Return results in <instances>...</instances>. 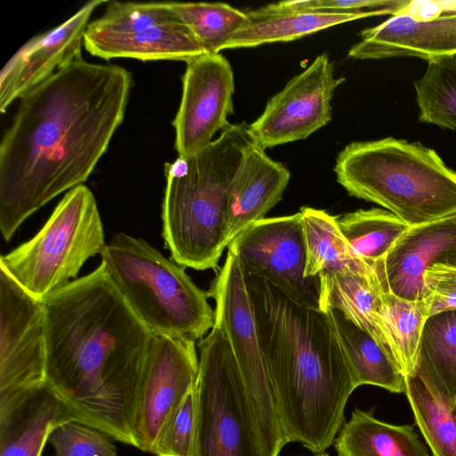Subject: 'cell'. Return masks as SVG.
Instances as JSON below:
<instances>
[{
    "instance_id": "obj_28",
    "label": "cell",
    "mask_w": 456,
    "mask_h": 456,
    "mask_svg": "<svg viewBox=\"0 0 456 456\" xmlns=\"http://www.w3.org/2000/svg\"><path fill=\"white\" fill-rule=\"evenodd\" d=\"M404 392L432 456H456V403L444 400L418 374L405 377Z\"/></svg>"
},
{
    "instance_id": "obj_8",
    "label": "cell",
    "mask_w": 456,
    "mask_h": 456,
    "mask_svg": "<svg viewBox=\"0 0 456 456\" xmlns=\"http://www.w3.org/2000/svg\"><path fill=\"white\" fill-rule=\"evenodd\" d=\"M208 294L216 304L215 323L224 330L240 371L258 455L278 456L289 442L276 411L245 273L232 251Z\"/></svg>"
},
{
    "instance_id": "obj_29",
    "label": "cell",
    "mask_w": 456,
    "mask_h": 456,
    "mask_svg": "<svg viewBox=\"0 0 456 456\" xmlns=\"http://www.w3.org/2000/svg\"><path fill=\"white\" fill-rule=\"evenodd\" d=\"M382 318L399 369L404 375L417 373L418 352L424 323L428 317L425 304L396 297L380 288Z\"/></svg>"
},
{
    "instance_id": "obj_13",
    "label": "cell",
    "mask_w": 456,
    "mask_h": 456,
    "mask_svg": "<svg viewBox=\"0 0 456 456\" xmlns=\"http://www.w3.org/2000/svg\"><path fill=\"white\" fill-rule=\"evenodd\" d=\"M344 80L334 76L326 53L318 55L273 95L262 114L248 125L253 141L265 150L305 139L326 126L331 119L334 91Z\"/></svg>"
},
{
    "instance_id": "obj_6",
    "label": "cell",
    "mask_w": 456,
    "mask_h": 456,
    "mask_svg": "<svg viewBox=\"0 0 456 456\" xmlns=\"http://www.w3.org/2000/svg\"><path fill=\"white\" fill-rule=\"evenodd\" d=\"M101 256L112 281L152 335L196 342L214 327L208 292L144 240L118 232Z\"/></svg>"
},
{
    "instance_id": "obj_14",
    "label": "cell",
    "mask_w": 456,
    "mask_h": 456,
    "mask_svg": "<svg viewBox=\"0 0 456 456\" xmlns=\"http://www.w3.org/2000/svg\"><path fill=\"white\" fill-rule=\"evenodd\" d=\"M43 302L0 265V399L45 382Z\"/></svg>"
},
{
    "instance_id": "obj_16",
    "label": "cell",
    "mask_w": 456,
    "mask_h": 456,
    "mask_svg": "<svg viewBox=\"0 0 456 456\" xmlns=\"http://www.w3.org/2000/svg\"><path fill=\"white\" fill-rule=\"evenodd\" d=\"M105 0L86 3L63 23L32 37L10 59L0 76V111L70 62L82 58L84 34L93 12Z\"/></svg>"
},
{
    "instance_id": "obj_18",
    "label": "cell",
    "mask_w": 456,
    "mask_h": 456,
    "mask_svg": "<svg viewBox=\"0 0 456 456\" xmlns=\"http://www.w3.org/2000/svg\"><path fill=\"white\" fill-rule=\"evenodd\" d=\"M357 60L417 57L428 62L456 56V13L429 20L395 14L379 25L361 31V39L348 51Z\"/></svg>"
},
{
    "instance_id": "obj_9",
    "label": "cell",
    "mask_w": 456,
    "mask_h": 456,
    "mask_svg": "<svg viewBox=\"0 0 456 456\" xmlns=\"http://www.w3.org/2000/svg\"><path fill=\"white\" fill-rule=\"evenodd\" d=\"M193 456H259L240 371L216 323L198 343Z\"/></svg>"
},
{
    "instance_id": "obj_24",
    "label": "cell",
    "mask_w": 456,
    "mask_h": 456,
    "mask_svg": "<svg viewBox=\"0 0 456 456\" xmlns=\"http://www.w3.org/2000/svg\"><path fill=\"white\" fill-rule=\"evenodd\" d=\"M334 440L337 456H430L411 425H393L355 409Z\"/></svg>"
},
{
    "instance_id": "obj_23",
    "label": "cell",
    "mask_w": 456,
    "mask_h": 456,
    "mask_svg": "<svg viewBox=\"0 0 456 456\" xmlns=\"http://www.w3.org/2000/svg\"><path fill=\"white\" fill-rule=\"evenodd\" d=\"M354 387L371 385L392 393L405 390V377L396 362L367 331L338 309H327Z\"/></svg>"
},
{
    "instance_id": "obj_10",
    "label": "cell",
    "mask_w": 456,
    "mask_h": 456,
    "mask_svg": "<svg viewBox=\"0 0 456 456\" xmlns=\"http://www.w3.org/2000/svg\"><path fill=\"white\" fill-rule=\"evenodd\" d=\"M86 50L104 60L189 61L205 53L169 2H110L103 14L88 23Z\"/></svg>"
},
{
    "instance_id": "obj_35",
    "label": "cell",
    "mask_w": 456,
    "mask_h": 456,
    "mask_svg": "<svg viewBox=\"0 0 456 456\" xmlns=\"http://www.w3.org/2000/svg\"><path fill=\"white\" fill-rule=\"evenodd\" d=\"M428 315L456 310V268L435 265L423 273V298Z\"/></svg>"
},
{
    "instance_id": "obj_11",
    "label": "cell",
    "mask_w": 456,
    "mask_h": 456,
    "mask_svg": "<svg viewBox=\"0 0 456 456\" xmlns=\"http://www.w3.org/2000/svg\"><path fill=\"white\" fill-rule=\"evenodd\" d=\"M227 248L246 274L268 281L299 305L320 310V278L305 276L306 249L300 212L260 219Z\"/></svg>"
},
{
    "instance_id": "obj_19",
    "label": "cell",
    "mask_w": 456,
    "mask_h": 456,
    "mask_svg": "<svg viewBox=\"0 0 456 456\" xmlns=\"http://www.w3.org/2000/svg\"><path fill=\"white\" fill-rule=\"evenodd\" d=\"M70 420L46 381L0 399V456H41L51 433Z\"/></svg>"
},
{
    "instance_id": "obj_4",
    "label": "cell",
    "mask_w": 456,
    "mask_h": 456,
    "mask_svg": "<svg viewBox=\"0 0 456 456\" xmlns=\"http://www.w3.org/2000/svg\"><path fill=\"white\" fill-rule=\"evenodd\" d=\"M254 142L248 125L231 124L190 157L165 165L162 237L173 261L216 269L226 245L224 219L232 183Z\"/></svg>"
},
{
    "instance_id": "obj_26",
    "label": "cell",
    "mask_w": 456,
    "mask_h": 456,
    "mask_svg": "<svg viewBox=\"0 0 456 456\" xmlns=\"http://www.w3.org/2000/svg\"><path fill=\"white\" fill-rule=\"evenodd\" d=\"M299 212L306 249L305 277L338 273L367 265L350 248L336 216L310 207H303Z\"/></svg>"
},
{
    "instance_id": "obj_36",
    "label": "cell",
    "mask_w": 456,
    "mask_h": 456,
    "mask_svg": "<svg viewBox=\"0 0 456 456\" xmlns=\"http://www.w3.org/2000/svg\"><path fill=\"white\" fill-rule=\"evenodd\" d=\"M315 456H329V454L326 452H322V453L316 454Z\"/></svg>"
},
{
    "instance_id": "obj_2",
    "label": "cell",
    "mask_w": 456,
    "mask_h": 456,
    "mask_svg": "<svg viewBox=\"0 0 456 456\" xmlns=\"http://www.w3.org/2000/svg\"><path fill=\"white\" fill-rule=\"evenodd\" d=\"M42 302L46 382L73 420L136 448L134 416L152 333L102 263Z\"/></svg>"
},
{
    "instance_id": "obj_15",
    "label": "cell",
    "mask_w": 456,
    "mask_h": 456,
    "mask_svg": "<svg viewBox=\"0 0 456 456\" xmlns=\"http://www.w3.org/2000/svg\"><path fill=\"white\" fill-rule=\"evenodd\" d=\"M182 98L173 121L175 149L190 157L212 142L233 113L234 76L220 53H204L186 62Z\"/></svg>"
},
{
    "instance_id": "obj_20",
    "label": "cell",
    "mask_w": 456,
    "mask_h": 456,
    "mask_svg": "<svg viewBox=\"0 0 456 456\" xmlns=\"http://www.w3.org/2000/svg\"><path fill=\"white\" fill-rule=\"evenodd\" d=\"M290 173L269 158L255 142L247 150L232 183L224 219V243L228 244L282 199Z\"/></svg>"
},
{
    "instance_id": "obj_33",
    "label": "cell",
    "mask_w": 456,
    "mask_h": 456,
    "mask_svg": "<svg viewBox=\"0 0 456 456\" xmlns=\"http://www.w3.org/2000/svg\"><path fill=\"white\" fill-rule=\"evenodd\" d=\"M195 419L194 388L166 425L152 454L155 456H193Z\"/></svg>"
},
{
    "instance_id": "obj_7",
    "label": "cell",
    "mask_w": 456,
    "mask_h": 456,
    "mask_svg": "<svg viewBox=\"0 0 456 456\" xmlns=\"http://www.w3.org/2000/svg\"><path fill=\"white\" fill-rule=\"evenodd\" d=\"M93 192L81 184L69 190L41 230L0 257V265L29 294L43 301L76 278L106 247Z\"/></svg>"
},
{
    "instance_id": "obj_3",
    "label": "cell",
    "mask_w": 456,
    "mask_h": 456,
    "mask_svg": "<svg viewBox=\"0 0 456 456\" xmlns=\"http://www.w3.org/2000/svg\"><path fill=\"white\" fill-rule=\"evenodd\" d=\"M245 278L283 432L289 443L325 452L355 389L330 316L259 277Z\"/></svg>"
},
{
    "instance_id": "obj_12",
    "label": "cell",
    "mask_w": 456,
    "mask_h": 456,
    "mask_svg": "<svg viewBox=\"0 0 456 456\" xmlns=\"http://www.w3.org/2000/svg\"><path fill=\"white\" fill-rule=\"evenodd\" d=\"M198 372L194 341L152 336L134 416L137 449L153 453L166 425L195 388Z\"/></svg>"
},
{
    "instance_id": "obj_25",
    "label": "cell",
    "mask_w": 456,
    "mask_h": 456,
    "mask_svg": "<svg viewBox=\"0 0 456 456\" xmlns=\"http://www.w3.org/2000/svg\"><path fill=\"white\" fill-rule=\"evenodd\" d=\"M416 374L444 400L456 403V310L427 318Z\"/></svg>"
},
{
    "instance_id": "obj_27",
    "label": "cell",
    "mask_w": 456,
    "mask_h": 456,
    "mask_svg": "<svg viewBox=\"0 0 456 456\" xmlns=\"http://www.w3.org/2000/svg\"><path fill=\"white\" fill-rule=\"evenodd\" d=\"M337 222L354 254L369 265L385 258L410 229L395 214L380 208L349 212Z\"/></svg>"
},
{
    "instance_id": "obj_34",
    "label": "cell",
    "mask_w": 456,
    "mask_h": 456,
    "mask_svg": "<svg viewBox=\"0 0 456 456\" xmlns=\"http://www.w3.org/2000/svg\"><path fill=\"white\" fill-rule=\"evenodd\" d=\"M408 0H295L271 4L260 9L264 12H360L363 8L370 11L389 10L396 13Z\"/></svg>"
},
{
    "instance_id": "obj_32",
    "label": "cell",
    "mask_w": 456,
    "mask_h": 456,
    "mask_svg": "<svg viewBox=\"0 0 456 456\" xmlns=\"http://www.w3.org/2000/svg\"><path fill=\"white\" fill-rule=\"evenodd\" d=\"M110 438L94 428L70 420L57 427L48 442L55 456H117Z\"/></svg>"
},
{
    "instance_id": "obj_31",
    "label": "cell",
    "mask_w": 456,
    "mask_h": 456,
    "mask_svg": "<svg viewBox=\"0 0 456 456\" xmlns=\"http://www.w3.org/2000/svg\"><path fill=\"white\" fill-rule=\"evenodd\" d=\"M205 53L222 51L225 43L249 20L248 12L224 3L169 2Z\"/></svg>"
},
{
    "instance_id": "obj_30",
    "label": "cell",
    "mask_w": 456,
    "mask_h": 456,
    "mask_svg": "<svg viewBox=\"0 0 456 456\" xmlns=\"http://www.w3.org/2000/svg\"><path fill=\"white\" fill-rule=\"evenodd\" d=\"M421 122L456 131V56L428 61L413 82Z\"/></svg>"
},
{
    "instance_id": "obj_5",
    "label": "cell",
    "mask_w": 456,
    "mask_h": 456,
    "mask_svg": "<svg viewBox=\"0 0 456 456\" xmlns=\"http://www.w3.org/2000/svg\"><path fill=\"white\" fill-rule=\"evenodd\" d=\"M337 182L410 227L456 215V172L420 142L386 137L353 142L336 159Z\"/></svg>"
},
{
    "instance_id": "obj_22",
    "label": "cell",
    "mask_w": 456,
    "mask_h": 456,
    "mask_svg": "<svg viewBox=\"0 0 456 456\" xmlns=\"http://www.w3.org/2000/svg\"><path fill=\"white\" fill-rule=\"evenodd\" d=\"M248 22L225 43L222 50L292 41L341 23L370 16L393 15V12L378 10L347 12H268L259 8L248 12Z\"/></svg>"
},
{
    "instance_id": "obj_17",
    "label": "cell",
    "mask_w": 456,
    "mask_h": 456,
    "mask_svg": "<svg viewBox=\"0 0 456 456\" xmlns=\"http://www.w3.org/2000/svg\"><path fill=\"white\" fill-rule=\"evenodd\" d=\"M435 265L456 268V215L410 227L385 258L370 266L381 289L420 301L423 273Z\"/></svg>"
},
{
    "instance_id": "obj_21",
    "label": "cell",
    "mask_w": 456,
    "mask_h": 456,
    "mask_svg": "<svg viewBox=\"0 0 456 456\" xmlns=\"http://www.w3.org/2000/svg\"><path fill=\"white\" fill-rule=\"evenodd\" d=\"M319 278L320 310L342 312L370 333L395 362L383 322L380 286L370 266L324 273Z\"/></svg>"
},
{
    "instance_id": "obj_1",
    "label": "cell",
    "mask_w": 456,
    "mask_h": 456,
    "mask_svg": "<svg viewBox=\"0 0 456 456\" xmlns=\"http://www.w3.org/2000/svg\"><path fill=\"white\" fill-rule=\"evenodd\" d=\"M132 77L77 59L20 98L0 144V230L9 241L34 212L83 184L121 125Z\"/></svg>"
}]
</instances>
